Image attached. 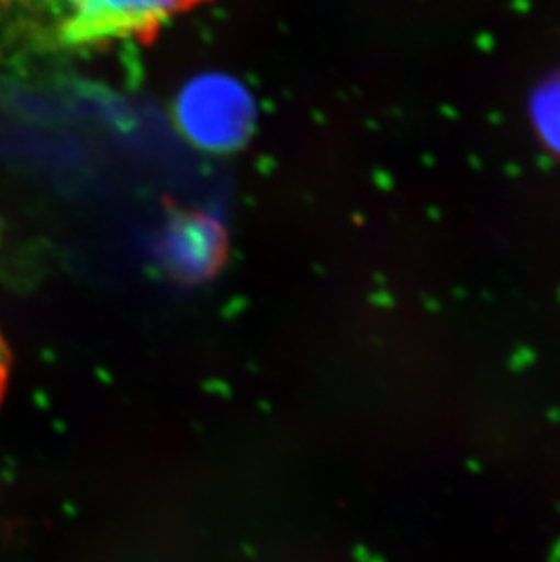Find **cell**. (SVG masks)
<instances>
[{
	"mask_svg": "<svg viewBox=\"0 0 560 562\" xmlns=\"http://www.w3.org/2000/svg\"><path fill=\"white\" fill-rule=\"evenodd\" d=\"M10 353H8L4 340L0 337V403H2V397L8 390V382H10Z\"/></svg>",
	"mask_w": 560,
	"mask_h": 562,
	"instance_id": "3",
	"label": "cell"
},
{
	"mask_svg": "<svg viewBox=\"0 0 560 562\" xmlns=\"http://www.w3.org/2000/svg\"><path fill=\"white\" fill-rule=\"evenodd\" d=\"M68 43H101L144 35L197 0H44Z\"/></svg>",
	"mask_w": 560,
	"mask_h": 562,
	"instance_id": "2",
	"label": "cell"
},
{
	"mask_svg": "<svg viewBox=\"0 0 560 562\" xmlns=\"http://www.w3.org/2000/svg\"><path fill=\"white\" fill-rule=\"evenodd\" d=\"M177 121L191 143L213 151L237 148L254 127V102L226 75H202L180 91Z\"/></svg>",
	"mask_w": 560,
	"mask_h": 562,
	"instance_id": "1",
	"label": "cell"
}]
</instances>
